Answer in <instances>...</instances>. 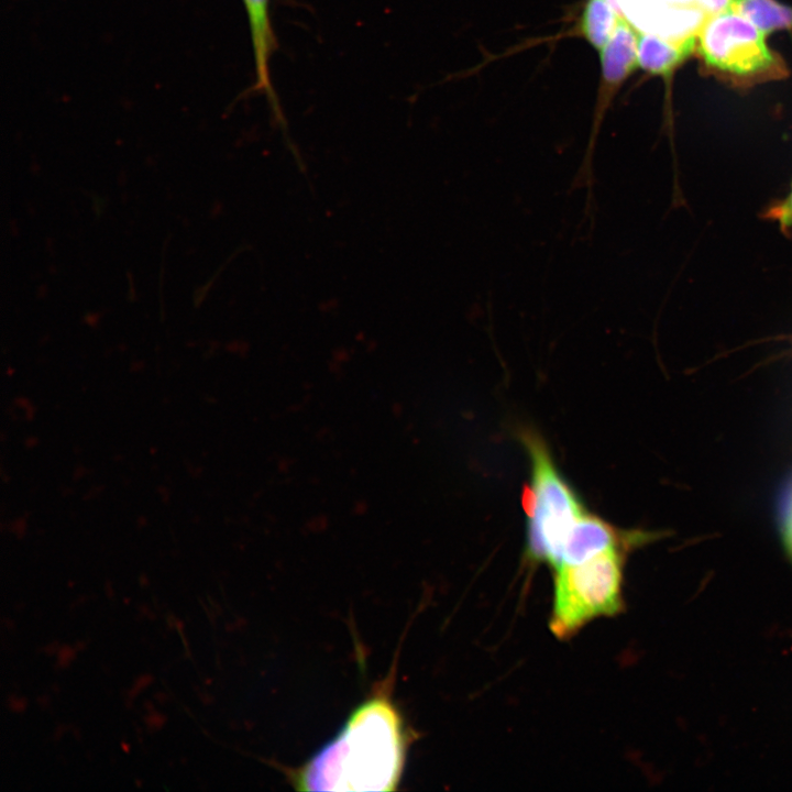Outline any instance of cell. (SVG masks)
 <instances>
[{
  "mask_svg": "<svg viewBox=\"0 0 792 792\" xmlns=\"http://www.w3.org/2000/svg\"><path fill=\"white\" fill-rule=\"evenodd\" d=\"M407 750L405 724L386 693L350 714L338 735L295 770L299 791H394Z\"/></svg>",
  "mask_w": 792,
  "mask_h": 792,
  "instance_id": "obj_1",
  "label": "cell"
},
{
  "mask_svg": "<svg viewBox=\"0 0 792 792\" xmlns=\"http://www.w3.org/2000/svg\"><path fill=\"white\" fill-rule=\"evenodd\" d=\"M628 549L613 547L575 564L554 569L550 629L568 639L598 617L624 609V566Z\"/></svg>",
  "mask_w": 792,
  "mask_h": 792,
  "instance_id": "obj_2",
  "label": "cell"
},
{
  "mask_svg": "<svg viewBox=\"0 0 792 792\" xmlns=\"http://www.w3.org/2000/svg\"><path fill=\"white\" fill-rule=\"evenodd\" d=\"M524 440L531 461V483L522 498L528 516L527 554L554 568L566 536L586 509L556 468L544 443L530 435Z\"/></svg>",
  "mask_w": 792,
  "mask_h": 792,
  "instance_id": "obj_3",
  "label": "cell"
},
{
  "mask_svg": "<svg viewBox=\"0 0 792 792\" xmlns=\"http://www.w3.org/2000/svg\"><path fill=\"white\" fill-rule=\"evenodd\" d=\"M765 36L752 22L727 8L704 21L695 50L706 68L737 85L782 78L788 69L769 50Z\"/></svg>",
  "mask_w": 792,
  "mask_h": 792,
  "instance_id": "obj_4",
  "label": "cell"
},
{
  "mask_svg": "<svg viewBox=\"0 0 792 792\" xmlns=\"http://www.w3.org/2000/svg\"><path fill=\"white\" fill-rule=\"evenodd\" d=\"M638 32L666 38L696 35L704 21L730 0H609Z\"/></svg>",
  "mask_w": 792,
  "mask_h": 792,
  "instance_id": "obj_5",
  "label": "cell"
},
{
  "mask_svg": "<svg viewBox=\"0 0 792 792\" xmlns=\"http://www.w3.org/2000/svg\"><path fill=\"white\" fill-rule=\"evenodd\" d=\"M639 32L620 16L616 30L601 54V81L598 89L595 124L601 119L628 76L638 67Z\"/></svg>",
  "mask_w": 792,
  "mask_h": 792,
  "instance_id": "obj_6",
  "label": "cell"
},
{
  "mask_svg": "<svg viewBox=\"0 0 792 792\" xmlns=\"http://www.w3.org/2000/svg\"><path fill=\"white\" fill-rule=\"evenodd\" d=\"M249 25L254 63V90L277 106L271 62L276 50V36L271 18V0H242Z\"/></svg>",
  "mask_w": 792,
  "mask_h": 792,
  "instance_id": "obj_7",
  "label": "cell"
},
{
  "mask_svg": "<svg viewBox=\"0 0 792 792\" xmlns=\"http://www.w3.org/2000/svg\"><path fill=\"white\" fill-rule=\"evenodd\" d=\"M696 35L666 38L649 33L638 35V67L668 77L694 51Z\"/></svg>",
  "mask_w": 792,
  "mask_h": 792,
  "instance_id": "obj_8",
  "label": "cell"
},
{
  "mask_svg": "<svg viewBox=\"0 0 792 792\" xmlns=\"http://www.w3.org/2000/svg\"><path fill=\"white\" fill-rule=\"evenodd\" d=\"M619 19L609 0H587L580 19V34L601 51L612 37Z\"/></svg>",
  "mask_w": 792,
  "mask_h": 792,
  "instance_id": "obj_9",
  "label": "cell"
},
{
  "mask_svg": "<svg viewBox=\"0 0 792 792\" xmlns=\"http://www.w3.org/2000/svg\"><path fill=\"white\" fill-rule=\"evenodd\" d=\"M728 8L748 19L765 34L792 29V7L776 0H730Z\"/></svg>",
  "mask_w": 792,
  "mask_h": 792,
  "instance_id": "obj_10",
  "label": "cell"
},
{
  "mask_svg": "<svg viewBox=\"0 0 792 792\" xmlns=\"http://www.w3.org/2000/svg\"><path fill=\"white\" fill-rule=\"evenodd\" d=\"M783 537H784V543L792 556V501L787 507V510L784 513L783 517Z\"/></svg>",
  "mask_w": 792,
  "mask_h": 792,
  "instance_id": "obj_11",
  "label": "cell"
}]
</instances>
